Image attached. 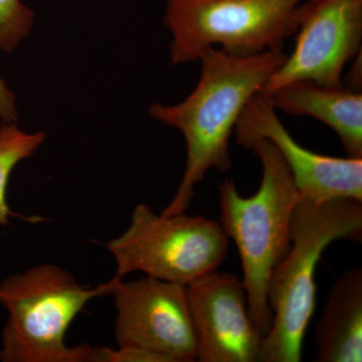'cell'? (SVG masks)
<instances>
[{
    "label": "cell",
    "instance_id": "cell-1",
    "mask_svg": "<svg viewBox=\"0 0 362 362\" xmlns=\"http://www.w3.org/2000/svg\"><path fill=\"white\" fill-rule=\"evenodd\" d=\"M283 49L250 57H233L209 47L199 59L202 75L197 87L181 103L152 104L150 115L180 131L187 144V165L173 201L161 214L185 213L194 188L211 169L232 168L230 140L243 111L284 64Z\"/></svg>",
    "mask_w": 362,
    "mask_h": 362
},
{
    "label": "cell",
    "instance_id": "cell-2",
    "mask_svg": "<svg viewBox=\"0 0 362 362\" xmlns=\"http://www.w3.org/2000/svg\"><path fill=\"white\" fill-rule=\"evenodd\" d=\"M362 202H314L300 197L291 220V246L272 272L268 302L273 321L259 361L299 362L316 304L315 272L323 252L338 240L361 242Z\"/></svg>",
    "mask_w": 362,
    "mask_h": 362
},
{
    "label": "cell",
    "instance_id": "cell-3",
    "mask_svg": "<svg viewBox=\"0 0 362 362\" xmlns=\"http://www.w3.org/2000/svg\"><path fill=\"white\" fill-rule=\"evenodd\" d=\"M249 150L263 169L258 192L245 197L230 178L221 182L220 225L239 251L250 313L264 337L273 321L269 281L291 246V220L300 194L284 159L270 141L259 140Z\"/></svg>",
    "mask_w": 362,
    "mask_h": 362
},
{
    "label": "cell",
    "instance_id": "cell-4",
    "mask_svg": "<svg viewBox=\"0 0 362 362\" xmlns=\"http://www.w3.org/2000/svg\"><path fill=\"white\" fill-rule=\"evenodd\" d=\"M122 279L87 288L70 272L40 264L0 283V304L7 311L0 361L100 362L102 347L68 346L66 335L86 305L110 295Z\"/></svg>",
    "mask_w": 362,
    "mask_h": 362
},
{
    "label": "cell",
    "instance_id": "cell-5",
    "mask_svg": "<svg viewBox=\"0 0 362 362\" xmlns=\"http://www.w3.org/2000/svg\"><path fill=\"white\" fill-rule=\"evenodd\" d=\"M301 0H168L164 25L173 35V65L199 59L220 45L233 57L283 49L297 30Z\"/></svg>",
    "mask_w": 362,
    "mask_h": 362
},
{
    "label": "cell",
    "instance_id": "cell-6",
    "mask_svg": "<svg viewBox=\"0 0 362 362\" xmlns=\"http://www.w3.org/2000/svg\"><path fill=\"white\" fill-rule=\"evenodd\" d=\"M228 238L218 221L185 213L166 216L138 204L127 230L107 245L116 261L115 277L141 272L187 286L216 271L225 261Z\"/></svg>",
    "mask_w": 362,
    "mask_h": 362
},
{
    "label": "cell",
    "instance_id": "cell-7",
    "mask_svg": "<svg viewBox=\"0 0 362 362\" xmlns=\"http://www.w3.org/2000/svg\"><path fill=\"white\" fill-rule=\"evenodd\" d=\"M292 54L264 86L268 96L290 83L343 85L344 66L361 52L362 0H309L297 11Z\"/></svg>",
    "mask_w": 362,
    "mask_h": 362
},
{
    "label": "cell",
    "instance_id": "cell-8",
    "mask_svg": "<svg viewBox=\"0 0 362 362\" xmlns=\"http://www.w3.org/2000/svg\"><path fill=\"white\" fill-rule=\"evenodd\" d=\"M115 297V338L119 347H140L170 362L197 361V337L187 286L146 276L119 281Z\"/></svg>",
    "mask_w": 362,
    "mask_h": 362
},
{
    "label": "cell",
    "instance_id": "cell-9",
    "mask_svg": "<svg viewBox=\"0 0 362 362\" xmlns=\"http://www.w3.org/2000/svg\"><path fill=\"white\" fill-rule=\"evenodd\" d=\"M233 133L238 144L247 150L259 140L270 141L284 159L302 199L318 204L337 199L362 202V158L326 156L305 148L262 95L250 100Z\"/></svg>",
    "mask_w": 362,
    "mask_h": 362
},
{
    "label": "cell",
    "instance_id": "cell-10",
    "mask_svg": "<svg viewBox=\"0 0 362 362\" xmlns=\"http://www.w3.org/2000/svg\"><path fill=\"white\" fill-rule=\"evenodd\" d=\"M199 362H257L261 333L251 313L242 280L211 272L187 286Z\"/></svg>",
    "mask_w": 362,
    "mask_h": 362
},
{
    "label": "cell",
    "instance_id": "cell-11",
    "mask_svg": "<svg viewBox=\"0 0 362 362\" xmlns=\"http://www.w3.org/2000/svg\"><path fill=\"white\" fill-rule=\"evenodd\" d=\"M292 116L313 117L337 133L347 156L362 158V93L311 81L290 83L263 96Z\"/></svg>",
    "mask_w": 362,
    "mask_h": 362
},
{
    "label": "cell",
    "instance_id": "cell-12",
    "mask_svg": "<svg viewBox=\"0 0 362 362\" xmlns=\"http://www.w3.org/2000/svg\"><path fill=\"white\" fill-rule=\"evenodd\" d=\"M318 362L362 361V269L345 271L331 288L315 328Z\"/></svg>",
    "mask_w": 362,
    "mask_h": 362
},
{
    "label": "cell",
    "instance_id": "cell-13",
    "mask_svg": "<svg viewBox=\"0 0 362 362\" xmlns=\"http://www.w3.org/2000/svg\"><path fill=\"white\" fill-rule=\"evenodd\" d=\"M45 138L44 132H25L16 122L0 126V226L7 225L11 218L21 216L13 213L7 204L9 178L20 162L35 156Z\"/></svg>",
    "mask_w": 362,
    "mask_h": 362
},
{
    "label": "cell",
    "instance_id": "cell-14",
    "mask_svg": "<svg viewBox=\"0 0 362 362\" xmlns=\"http://www.w3.org/2000/svg\"><path fill=\"white\" fill-rule=\"evenodd\" d=\"M33 21L35 13L21 0H0V49L13 52L32 30Z\"/></svg>",
    "mask_w": 362,
    "mask_h": 362
},
{
    "label": "cell",
    "instance_id": "cell-15",
    "mask_svg": "<svg viewBox=\"0 0 362 362\" xmlns=\"http://www.w3.org/2000/svg\"><path fill=\"white\" fill-rule=\"evenodd\" d=\"M101 362H170L168 357L140 347H102Z\"/></svg>",
    "mask_w": 362,
    "mask_h": 362
},
{
    "label": "cell",
    "instance_id": "cell-16",
    "mask_svg": "<svg viewBox=\"0 0 362 362\" xmlns=\"http://www.w3.org/2000/svg\"><path fill=\"white\" fill-rule=\"evenodd\" d=\"M16 96L7 87L4 80L0 78V121L2 123L18 122Z\"/></svg>",
    "mask_w": 362,
    "mask_h": 362
}]
</instances>
